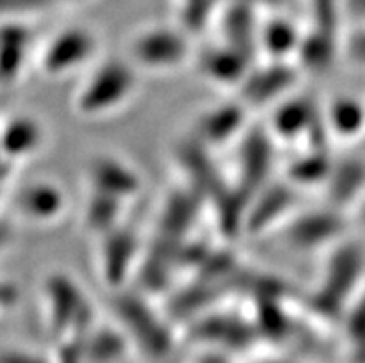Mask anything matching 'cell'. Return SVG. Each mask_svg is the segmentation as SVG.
I'll return each mask as SVG.
<instances>
[{
	"label": "cell",
	"instance_id": "3957f363",
	"mask_svg": "<svg viewBox=\"0 0 365 363\" xmlns=\"http://www.w3.org/2000/svg\"><path fill=\"white\" fill-rule=\"evenodd\" d=\"M365 276V250L356 241H339L330 248L323 282L312 295V306L321 315L338 317L358 295Z\"/></svg>",
	"mask_w": 365,
	"mask_h": 363
},
{
	"label": "cell",
	"instance_id": "836d02e7",
	"mask_svg": "<svg viewBox=\"0 0 365 363\" xmlns=\"http://www.w3.org/2000/svg\"><path fill=\"white\" fill-rule=\"evenodd\" d=\"M9 237H11V232H9V226L2 225L0 223V250L9 243Z\"/></svg>",
	"mask_w": 365,
	"mask_h": 363
},
{
	"label": "cell",
	"instance_id": "52a82bcc",
	"mask_svg": "<svg viewBox=\"0 0 365 363\" xmlns=\"http://www.w3.org/2000/svg\"><path fill=\"white\" fill-rule=\"evenodd\" d=\"M301 73V67L295 61L259 60L247 74L236 95L250 110L273 108L277 102L295 93Z\"/></svg>",
	"mask_w": 365,
	"mask_h": 363
},
{
	"label": "cell",
	"instance_id": "83f0119b",
	"mask_svg": "<svg viewBox=\"0 0 365 363\" xmlns=\"http://www.w3.org/2000/svg\"><path fill=\"white\" fill-rule=\"evenodd\" d=\"M345 51L354 63L365 65V24H358L356 30L347 36Z\"/></svg>",
	"mask_w": 365,
	"mask_h": 363
},
{
	"label": "cell",
	"instance_id": "2e32d148",
	"mask_svg": "<svg viewBox=\"0 0 365 363\" xmlns=\"http://www.w3.org/2000/svg\"><path fill=\"white\" fill-rule=\"evenodd\" d=\"M262 9L252 8L240 2H222L217 15V26L221 30V41L236 46L245 52L252 60L259 61V24H262Z\"/></svg>",
	"mask_w": 365,
	"mask_h": 363
},
{
	"label": "cell",
	"instance_id": "6da1fadb",
	"mask_svg": "<svg viewBox=\"0 0 365 363\" xmlns=\"http://www.w3.org/2000/svg\"><path fill=\"white\" fill-rule=\"evenodd\" d=\"M141 71L128 58L101 60L74 91L73 108L83 119H104L130 106L139 91Z\"/></svg>",
	"mask_w": 365,
	"mask_h": 363
},
{
	"label": "cell",
	"instance_id": "7a4b0ae2",
	"mask_svg": "<svg viewBox=\"0 0 365 363\" xmlns=\"http://www.w3.org/2000/svg\"><path fill=\"white\" fill-rule=\"evenodd\" d=\"M193 39L178 24H148L130 37L126 58L141 73H173L195 60Z\"/></svg>",
	"mask_w": 365,
	"mask_h": 363
},
{
	"label": "cell",
	"instance_id": "7402d4cb",
	"mask_svg": "<svg viewBox=\"0 0 365 363\" xmlns=\"http://www.w3.org/2000/svg\"><path fill=\"white\" fill-rule=\"evenodd\" d=\"M339 46L341 39L338 36L308 26L295 63L301 67L302 73H327L332 69L334 61L338 58Z\"/></svg>",
	"mask_w": 365,
	"mask_h": 363
},
{
	"label": "cell",
	"instance_id": "8d00e7d4",
	"mask_svg": "<svg viewBox=\"0 0 365 363\" xmlns=\"http://www.w3.org/2000/svg\"><path fill=\"white\" fill-rule=\"evenodd\" d=\"M364 145H365V139H364Z\"/></svg>",
	"mask_w": 365,
	"mask_h": 363
},
{
	"label": "cell",
	"instance_id": "603a6c76",
	"mask_svg": "<svg viewBox=\"0 0 365 363\" xmlns=\"http://www.w3.org/2000/svg\"><path fill=\"white\" fill-rule=\"evenodd\" d=\"M336 160L330 156L329 148H306L301 156L287 165L286 180L292 182L297 189L317 188L327 185L332 175Z\"/></svg>",
	"mask_w": 365,
	"mask_h": 363
},
{
	"label": "cell",
	"instance_id": "d6986e66",
	"mask_svg": "<svg viewBox=\"0 0 365 363\" xmlns=\"http://www.w3.org/2000/svg\"><path fill=\"white\" fill-rule=\"evenodd\" d=\"M329 195L330 206L345 212L347 208L356 210L365 198V160L364 158H347L336 161L332 175L324 185Z\"/></svg>",
	"mask_w": 365,
	"mask_h": 363
},
{
	"label": "cell",
	"instance_id": "4fadbf2b",
	"mask_svg": "<svg viewBox=\"0 0 365 363\" xmlns=\"http://www.w3.org/2000/svg\"><path fill=\"white\" fill-rule=\"evenodd\" d=\"M193 63L206 82L221 89H237L258 61L228 43H213L195 54Z\"/></svg>",
	"mask_w": 365,
	"mask_h": 363
},
{
	"label": "cell",
	"instance_id": "9c48e42d",
	"mask_svg": "<svg viewBox=\"0 0 365 363\" xmlns=\"http://www.w3.org/2000/svg\"><path fill=\"white\" fill-rule=\"evenodd\" d=\"M249 111L250 108L237 95L234 101L206 108L195 119L191 139L208 150H217L234 141H241L250 128Z\"/></svg>",
	"mask_w": 365,
	"mask_h": 363
},
{
	"label": "cell",
	"instance_id": "44dd1931",
	"mask_svg": "<svg viewBox=\"0 0 365 363\" xmlns=\"http://www.w3.org/2000/svg\"><path fill=\"white\" fill-rule=\"evenodd\" d=\"M24 21L26 19L0 23V82L17 78L26 63L32 30Z\"/></svg>",
	"mask_w": 365,
	"mask_h": 363
},
{
	"label": "cell",
	"instance_id": "8992f818",
	"mask_svg": "<svg viewBox=\"0 0 365 363\" xmlns=\"http://www.w3.org/2000/svg\"><path fill=\"white\" fill-rule=\"evenodd\" d=\"M141 257L143 252L139 234L126 223L101 235V247L97 254L98 275L102 282L115 293L125 290L130 278L138 275Z\"/></svg>",
	"mask_w": 365,
	"mask_h": 363
},
{
	"label": "cell",
	"instance_id": "4316f807",
	"mask_svg": "<svg viewBox=\"0 0 365 363\" xmlns=\"http://www.w3.org/2000/svg\"><path fill=\"white\" fill-rule=\"evenodd\" d=\"M56 4L54 0H0V23L19 21Z\"/></svg>",
	"mask_w": 365,
	"mask_h": 363
},
{
	"label": "cell",
	"instance_id": "d6a6232c",
	"mask_svg": "<svg viewBox=\"0 0 365 363\" xmlns=\"http://www.w3.org/2000/svg\"><path fill=\"white\" fill-rule=\"evenodd\" d=\"M222 2H240V4H249L258 9H269L282 6L286 0H222Z\"/></svg>",
	"mask_w": 365,
	"mask_h": 363
},
{
	"label": "cell",
	"instance_id": "ac0fdd59",
	"mask_svg": "<svg viewBox=\"0 0 365 363\" xmlns=\"http://www.w3.org/2000/svg\"><path fill=\"white\" fill-rule=\"evenodd\" d=\"M306 28L284 14L262 17L259 24V60L295 61Z\"/></svg>",
	"mask_w": 365,
	"mask_h": 363
},
{
	"label": "cell",
	"instance_id": "f1b7e54d",
	"mask_svg": "<svg viewBox=\"0 0 365 363\" xmlns=\"http://www.w3.org/2000/svg\"><path fill=\"white\" fill-rule=\"evenodd\" d=\"M0 363H48L43 356L34 354L30 350L2 349L0 350Z\"/></svg>",
	"mask_w": 365,
	"mask_h": 363
},
{
	"label": "cell",
	"instance_id": "5bb4252c",
	"mask_svg": "<svg viewBox=\"0 0 365 363\" xmlns=\"http://www.w3.org/2000/svg\"><path fill=\"white\" fill-rule=\"evenodd\" d=\"M69 197L51 180L28 182L15 193V210L30 225L51 226L67 213Z\"/></svg>",
	"mask_w": 365,
	"mask_h": 363
},
{
	"label": "cell",
	"instance_id": "4dcf8cb0",
	"mask_svg": "<svg viewBox=\"0 0 365 363\" xmlns=\"http://www.w3.org/2000/svg\"><path fill=\"white\" fill-rule=\"evenodd\" d=\"M345 19H351L356 24H365V0H343Z\"/></svg>",
	"mask_w": 365,
	"mask_h": 363
},
{
	"label": "cell",
	"instance_id": "484cf974",
	"mask_svg": "<svg viewBox=\"0 0 365 363\" xmlns=\"http://www.w3.org/2000/svg\"><path fill=\"white\" fill-rule=\"evenodd\" d=\"M310 17L312 28L341 37V24L345 21L343 0H310Z\"/></svg>",
	"mask_w": 365,
	"mask_h": 363
},
{
	"label": "cell",
	"instance_id": "277c9868",
	"mask_svg": "<svg viewBox=\"0 0 365 363\" xmlns=\"http://www.w3.org/2000/svg\"><path fill=\"white\" fill-rule=\"evenodd\" d=\"M267 130L274 141H304L306 148H329L332 139L323 116V108L312 97L292 93L271 108Z\"/></svg>",
	"mask_w": 365,
	"mask_h": 363
},
{
	"label": "cell",
	"instance_id": "9a60e30c",
	"mask_svg": "<svg viewBox=\"0 0 365 363\" xmlns=\"http://www.w3.org/2000/svg\"><path fill=\"white\" fill-rule=\"evenodd\" d=\"M89 191L104 193L132 204L143 191V176L117 156H97L88 165Z\"/></svg>",
	"mask_w": 365,
	"mask_h": 363
},
{
	"label": "cell",
	"instance_id": "8fae6325",
	"mask_svg": "<svg viewBox=\"0 0 365 363\" xmlns=\"http://www.w3.org/2000/svg\"><path fill=\"white\" fill-rule=\"evenodd\" d=\"M297 191L299 189L287 182H271L249 200L245 213L243 234L258 237L269 234L277 226H286L295 215Z\"/></svg>",
	"mask_w": 365,
	"mask_h": 363
},
{
	"label": "cell",
	"instance_id": "e0dca14e",
	"mask_svg": "<svg viewBox=\"0 0 365 363\" xmlns=\"http://www.w3.org/2000/svg\"><path fill=\"white\" fill-rule=\"evenodd\" d=\"M45 143V126L28 113L9 117L0 124V152L8 165L32 160L43 150Z\"/></svg>",
	"mask_w": 365,
	"mask_h": 363
},
{
	"label": "cell",
	"instance_id": "f546056e",
	"mask_svg": "<svg viewBox=\"0 0 365 363\" xmlns=\"http://www.w3.org/2000/svg\"><path fill=\"white\" fill-rule=\"evenodd\" d=\"M351 324L354 328V334L356 337H360L361 341L365 339V290L361 291V297L358 299V304L354 306L351 313Z\"/></svg>",
	"mask_w": 365,
	"mask_h": 363
},
{
	"label": "cell",
	"instance_id": "e575fe53",
	"mask_svg": "<svg viewBox=\"0 0 365 363\" xmlns=\"http://www.w3.org/2000/svg\"><path fill=\"white\" fill-rule=\"evenodd\" d=\"M356 215H358V223H360L361 226H365V198L356 206Z\"/></svg>",
	"mask_w": 365,
	"mask_h": 363
},
{
	"label": "cell",
	"instance_id": "ffe728a7",
	"mask_svg": "<svg viewBox=\"0 0 365 363\" xmlns=\"http://www.w3.org/2000/svg\"><path fill=\"white\" fill-rule=\"evenodd\" d=\"M329 132L336 141H364L365 102L354 95H339L323 108Z\"/></svg>",
	"mask_w": 365,
	"mask_h": 363
},
{
	"label": "cell",
	"instance_id": "30bf717a",
	"mask_svg": "<svg viewBox=\"0 0 365 363\" xmlns=\"http://www.w3.org/2000/svg\"><path fill=\"white\" fill-rule=\"evenodd\" d=\"M284 232L286 243L299 252H315L324 247H336L343 241L347 221L338 208L312 210L301 215H293Z\"/></svg>",
	"mask_w": 365,
	"mask_h": 363
},
{
	"label": "cell",
	"instance_id": "1f68e13d",
	"mask_svg": "<svg viewBox=\"0 0 365 363\" xmlns=\"http://www.w3.org/2000/svg\"><path fill=\"white\" fill-rule=\"evenodd\" d=\"M17 300V287L11 282L0 280V308H8Z\"/></svg>",
	"mask_w": 365,
	"mask_h": 363
},
{
	"label": "cell",
	"instance_id": "ba28073f",
	"mask_svg": "<svg viewBox=\"0 0 365 363\" xmlns=\"http://www.w3.org/2000/svg\"><path fill=\"white\" fill-rule=\"evenodd\" d=\"M48 322L58 334L86 328L91 321V304L78 282L63 272H52L43 285Z\"/></svg>",
	"mask_w": 365,
	"mask_h": 363
},
{
	"label": "cell",
	"instance_id": "d590c367",
	"mask_svg": "<svg viewBox=\"0 0 365 363\" xmlns=\"http://www.w3.org/2000/svg\"><path fill=\"white\" fill-rule=\"evenodd\" d=\"M56 4H83L88 0H54Z\"/></svg>",
	"mask_w": 365,
	"mask_h": 363
},
{
	"label": "cell",
	"instance_id": "d4e9b609",
	"mask_svg": "<svg viewBox=\"0 0 365 363\" xmlns=\"http://www.w3.org/2000/svg\"><path fill=\"white\" fill-rule=\"evenodd\" d=\"M221 8L222 0H178L176 24L197 37L210 26H215Z\"/></svg>",
	"mask_w": 365,
	"mask_h": 363
},
{
	"label": "cell",
	"instance_id": "cb8c5ba5",
	"mask_svg": "<svg viewBox=\"0 0 365 363\" xmlns=\"http://www.w3.org/2000/svg\"><path fill=\"white\" fill-rule=\"evenodd\" d=\"M126 210H128V204L119 198L89 191L88 203L83 206V225L91 234H97L101 237L126 223Z\"/></svg>",
	"mask_w": 365,
	"mask_h": 363
},
{
	"label": "cell",
	"instance_id": "7c38bea8",
	"mask_svg": "<svg viewBox=\"0 0 365 363\" xmlns=\"http://www.w3.org/2000/svg\"><path fill=\"white\" fill-rule=\"evenodd\" d=\"M252 128V126H250ZM240 141L236 185L247 197H255L259 189L271 184L274 165V138L267 128L250 130Z\"/></svg>",
	"mask_w": 365,
	"mask_h": 363
},
{
	"label": "cell",
	"instance_id": "5b68a950",
	"mask_svg": "<svg viewBox=\"0 0 365 363\" xmlns=\"http://www.w3.org/2000/svg\"><path fill=\"white\" fill-rule=\"evenodd\" d=\"M101 52V39L93 30L69 26L56 32L39 52V69L51 78L78 73L91 65Z\"/></svg>",
	"mask_w": 365,
	"mask_h": 363
}]
</instances>
